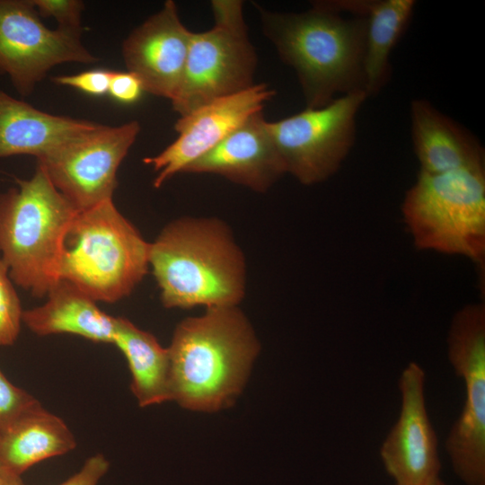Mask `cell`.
<instances>
[{"label":"cell","mask_w":485,"mask_h":485,"mask_svg":"<svg viewBox=\"0 0 485 485\" xmlns=\"http://www.w3.org/2000/svg\"><path fill=\"white\" fill-rule=\"evenodd\" d=\"M149 267L165 308L239 306L246 293L245 255L216 216L169 222L150 242Z\"/></svg>","instance_id":"1"},{"label":"cell","mask_w":485,"mask_h":485,"mask_svg":"<svg viewBox=\"0 0 485 485\" xmlns=\"http://www.w3.org/2000/svg\"><path fill=\"white\" fill-rule=\"evenodd\" d=\"M167 349L171 401L215 412L241 393L260 345L239 306H223L180 322Z\"/></svg>","instance_id":"2"},{"label":"cell","mask_w":485,"mask_h":485,"mask_svg":"<svg viewBox=\"0 0 485 485\" xmlns=\"http://www.w3.org/2000/svg\"><path fill=\"white\" fill-rule=\"evenodd\" d=\"M255 7L263 34L282 61L295 71L306 108L322 107L338 93L365 91L363 16L344 17L321 1L302 13Z\"/></svg>","instance_id":"3"},{"label":"cell","mask_w":485,"mask_h":485,"mask_svg":"<svg viewBox=\"0 0 485 485\" xmlns=\"http://www.w3.org/2000/svg\"><path fill=\"white\" fill-rule=\"evenodd\" d=\"M0 193V257L13 282L43 297L59 280L65 235L77 211L41 167Z\"/></svg>","instance_id":"4"},{"label":"cell","mask_w":485,"mask_h":485,"mask_svg":"<svg viewBox=\"0 0 485 485\" xmlns=\"http://www.w3.org/2000/svg\"><path fill=\"white\" fill-rule=\"evenodd\" d=\"M150 242L112 199L77 212L63 242L58 278L95 302L128 296L149 269Z\"/></svg>","instance_id":"5"},{"label":"cell","mask_w":485,"mask_h":485,"mask_svg":"<svg viewBox=\"0 0 485 485\" xmlns=\"http://www.w3.org/2000/svg\"><path fill=\"white\" fill-rule=\"evenodd\" d=\"M401 211L418 249L464 256L484 276V164L441 173L419 172Z\"/></svg>","instance_id":"6"},{"label":"cell","mask_w":485,"mask_h":485,"mask_svg":"<svg viewBox=\"0 0 485 485\" xmlns=\"http://www.w3.org/2000/svg\"><path fill=\"white\" fill-rule=\"evenodd\" d=\"M242 6L240 0L212 1L214 26L191 32L181 84L172 101L180 117L254 84L257 54Z\"/></svg>","instance_id":"7"},{"label":"cell","mask_w":485,"mask_h":485,"mask_svg":"<svg viewBox=\"0 0 485 485\" xmlns=\"http://www.w3.org/2000/svg\"><path fill=\"white\" fill-rule=\"evenodd\" d=\"M447 353L463 378L465 400L445 448L452 467L465 485H485V305L472 304L453 317Z\"/></svg>","instance_id":"8"},{"label":"cell","mask_w":485,"mask_h":485,"mask_svg":"<svg viewBox=\"0 0 485 485\" xmlns=\"http://www.w3.org/2000/svg\"><path fill=\"white\" fill-rule=\"evenodd\" d=\"M367 97L363 90L354 91L322 107L268 121L286 172L307 186L331 177L353 146L356 117Z\"/></svg>","instance_id":"9"},{"label":"cell","mask_w":485,"mask_h":485,"mask_svg":"<svg viewBox=\"0 0 485 485\" xmlns=\"http://www.w3.org/2000/svg\"><path fill=\"white\" fill-rule=\"evenodd\" d=\"M140 125L97 124L37 159L53 186L77 211L112 199L117 172L134 144Z\"/></svg>","instance_id":"10"},{"label":"cell","mask_w":485,"mask_h":485,"mask_svg":"<svg viewBox=\"0 0 485 485\" xmlns=\"http://www.w3.org/2000/svg\"><path fill=\"white\" fill-rule=\"evenodd\" d=\"M80 38L45 26L31 0H0V75L22 96L57 65L96 62Z\"/></svg>","instance_id":"11"},{"label":"cell","mask_w":485,"mask_h":485,"mask_svg":"<svg viewBox=\"0 0 485 485\" xmlns=\"http://www.w3.org/2000/svg\"><path fill=\"white\" fill-rule=\"evenodd\" d=\"M275 94L266 84L212 101L174 124L179 136L154 156L144 159L157 172L153 185L158 189L175 174L184 172L194 161L223 141L250 116L261 111Z\"/></svg>","instance_id":"12"},{"label":"cell","mask_w":485,"mask_h":485,"mask_svg":"<svg viewBox=\"0 0 485 485\" xmlns=\"http://www.w3.org/2000/svg\"><path fill=\"white\" fill-rule=\"evenodd\" d=\"M399 418L380 449L394 485H427L439 477L438 442L425 400V372L416 362L403 369L398 382Z\"/></svg>","instance_id":"13"},{"label":"cell","mask_w":485,"mask_h":485,"mask_svg":"<svg viewBox=\"0 0 485 485\" xmlns=\"http://www.w3.org/2000/svg\"><path fill=\"white\" fill-rule=\"evenodd\" d=\"M191 32L181 22L176 4L168 0L124 40L125 65L128 71L139 78L145 92L171 101L176 97Z\"/></svg>","instance_id":"14"},{"label":"cell","mask_w":485,"mask_h":485,"mask_svg":"<svg viewBox=\"0 0 485 485\" xmlns=\"http://www.w3.org/2000/svg\"><path fill=\"white\" fill-rule=\"evenodd\" d=\"M262 110L250 116L183 173H210L255 192L268 191L286 172Z\"/></svg>","instance_id":"15"},{"label":"cell","mask_w":485,"mask_h":485,"mask_svg":"<svg viewBox=\"0 0 485 485\" xmlns=\"http://www.w3.org/2000/svg\"><path fill=\"white\" fill-rule=\"evenodd\" d=\"M411 136L420 171L441 173L484 164L480 143L424 99L410 104Z\"/></svg>","instance_id":"16"},{"label":"cell","mask_w":485,"mask_h":485,"mask_svg":"<svg viewBox=\"0 0 485 485\" xmlns=\"http://www.w3.org/2000/svg\"><path fill=\"white\" fill-rule=\"evenodd\" d=\"M97 123L40 110L0 90V157L37 159Z\"/></svg>","instance_id":"17"},{"label":"cell","mask_w":485,"mask_h":485,"mask_svg":"<svg viewBox=\"0 0 485 485\" xmlns=\"http://www.w3.org/2000/svg\"><path fill=\"white\" fill-rule=\"evenodd\" d=\"M339 13H350L366 20L364 90L367 96L377 93L388 79L390 55L407 26L414 0L322 1Z\"/></svg>","instance_id":"18"},{"label":"cell","mask_w":485,"mask_h":485,"mask_svg":"<svg viewBox=\"0 0 485 485\" xmlns=\"http://www.w3.org/2000/svg\"><path fill=\"white\" fill-rule=\"evenodd\" d=\"M40 306L23 311L22 322L38 336L68 333L96 343H113L116 317L66 280H58Z\"/></svg>","instance_id":"19"},{"label":"cell","mask_w":485,"mask_h":485,"mask_svg":"<svg viewBox=\"0 0 485 485\" xmlns=\"http://www.w3.org/2000/svg\"><path fill=\"white\" fill-rule=\"evenodd\" d=\"M75 446L65 421L38 402L0 430V468L22 476L36 463L63 455Z\"/></svg>","instance_id":"20"},{"label":"cell","mask_w":485,"mask_h":485,"mask_svg":"<svg viewBox=\"0 0 485 485\" xmlns=\"http://www.w3.org/2000/svg\"><path fill=\"white\" fill-rule=\"evenodd\" d=\"M124 355L131 374V391L139 406L160 404L170 398L168 349L148 331L124 317H116L113 343Z\"/></svg>","instance_id":"21"},{"label":"cell","mask_w":485,"mask_h":485,"mask_svg":"<svg viewBox=\"0 0 485 485\" xmlns=\"http://www.w3.org/2000/svg\"><path fill=\"white\" fill-rule=\"evenodd\" d=\"M22 313L8 268L0 257V346H10L15 342L20 333Z\"/></svg>","instance_id":"22"},{"label":"cell","mask_w":485,"mask_h":485,"mask_svg":"<svg viewBox=\"0 0 485 485\" xmlns=\"http://www.w3.org/2000/svg\"><path fill=\"white\" fill-rule=\"evenodd\" d=\"M40 17L54 18L57 29L80 35L81 16L84 4L79 0H31Z\"/></svg>","instance_id":"23"},{"label":"cell","mask_w":485,"mask_h":485,"mask_svg":"<svg viewBox=\"0 0 485 485\" xmlns=\"http://www.w3.org/2000/svg\"><path fill=\"white\" fill-rule=\"evenodd\" d=\"M38 402L32 395L13 384L0 369V430Z\"/></svg>","instance_id":"24"},{"label":"cell","mask_w":485,"mask_h":485,"mask_svg":"<svg viewBox=\"0 0 485 485\" xmlns=\"http://www.w3.org/2000/svg\"><path fill=\"white\" fill-rule=\"evenodd\" d=\"M113 71L95 69L70 75H58L52 81L60 85L78 89L91 95L108 93Z\"/></svg>","instance_id":"25"},{"label":"cell","mask_w":485,"mask_h":485,"mask_svg":"<svg viewBox=\"0 0 485 485\" xmlns=\"http://www.w3.org/2000/svg\"><path fill=\"white\" fill-rule=\"evenodd\" d=\"M145 92L139 78L133 73L113 71L109 92L116 101L130 104L138 101Z\"/></svg>","instance_id":"26"},{"label":"cell","mask_w":485,"mask_h":485,"mask_svg":"<svg viewBox=\"0 0 485 485\" xmlns=\"http://www.w3.org/2000/svg\"><path fill=\"white\" fill-rule=\"evenodd\" d=\"M110 463L101 454H96L84 462L81 469L59 485H98L107 473Z\"/></svg>","instance_id":"27"},{"label":"cell","mask_w":485,"mask_h":485,"mask_svg":"<svg viewBox=\"0 0 485 485\" xmlns=\"http://www.w3.org/2000/svg\"><path fill=\"white\" fill-rule=\"evenodd\" d=\"M0 485H24L22 477L0 468Z\"/></svg>","instance_id":"28"},{"label":"cell","mask_w":485,"mask_h":485,"mask_svg":"<svg viewBox=\"0 0 485 485\" xmlns=\"http://www.w3.org/2000/svg\"><path fill=\"white\" fill-rule=\"evenodd\" d=\"M427 485H446V484L440 479V477H437L434 479L433 481H431L430 482H428Z\"/></svg>","instance_id":"29"}]
</instances>
